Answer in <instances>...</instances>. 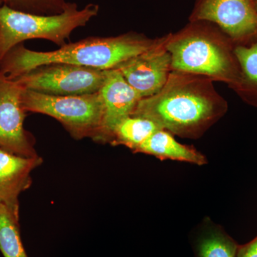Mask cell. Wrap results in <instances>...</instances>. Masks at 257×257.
I'll list each match as a JSON object with an SVG mask.
<instances>
[{"label":"cell","mask_w":257,"mask_h":257,"mask_svg":"<svg viewBox=\"0 0 257 257\" xmlns=\"http://www.w3.org/2000/svg\"><path fill=\"white\" fill-rule=\"evenodd\" d=\"M253 1H254L255 5H256L257 8V0H253Z\"/></svg>","instance_id":"obj_20"},{"label":"cell","mask_w":257,"mask_h":257,"mask_svg":"<svg viewBox=\"0 0 257 257\" xmlns=\"http://www.w3.org/2000/svg\"><path fill=\"white\" fill-rule=\"evenodd\" d=\"M234 54L242 74V79L234 87L246 97L257 96V40L250 46H236Z\"/></svg>","instance_id":"obj_15"},{"label":"cell","mask_w":257,"mask_h":257,"mask_svg":"<svg viewBox=\"0 0 257 257\" xmlns=\"http://www.w3.org/2000/svg\"><path fill=\"white\" fill-rule=\"evenodd\" d=\"M211 79L173 72L155 95L139 101L132 116L152 120L162 130L182 138L200 136L226 110Z\"/></svg>","instance_id":"obj_1"},{"label":"cell","mask_w":257,"mask_h":257,"mask_svg":"<svg viewBox=\"0 0 257 257\" xmlns=\"http://www.w3.org/2000/svg\"><path fill=\"white\" fill-rule=\"evenodd\" d=\"M189 20L215 23L236 41L257 38L253 0H197Z\"/></svg>","instance_id":"obj_8"},{"label":"cell","mask_w":257,"mask_h":257,"mask_svg":"<svg viewBox=\"0 0 257 257\" xmlns=\"http://www.w3.org/2000/svg\"><path fill=\"white\" fill-rule=\"evenodd\" d=\"M107 70L73 64H50L32 69L14 80L24 89L41 94L82 95L99 92Z\"/></svg>","instance_id":"obj_6"},{"label":"cell","mask_w":257,"mask_h":257,"mask_svg":"<svg viewBox=\"0 0 257 257\" xmlns=\"http://www.w3.org/2000/svg\"><path fill=\"white\" fill-rule=\"evenodd\" d=\"M99 93L103 104V117L96 143L109 144L116 125L132 116L142 97L117 69L106 71L105 80Z\"/></svg>","instance_id":"obj_10"},{"label":"cell","mask_w":257,"mask_h":257,"mask_svg":"<svg viewBox=\"0 0 257 257\" xmlns=\"http://www.w3.org/2000/svg\"><path fill=\"white\" fill-rule=\"evenodd\" d=\"M166 39L115 68L119 69L142 99L156 94L168 80L172 69L170 55L165 48Z\"/></svg>","instance_id":"obj_9"},{"label":"cell","mask_w":257,"mask_h":257,"mask_svg":"<svg viewBox=\"0 0 257 257\" xmlns=\"http://www.w3.org/2000/svg\"><path fill=\"white\" fill-rule=\"evenodd\" d=\"M162 130L152 120L128 116L116 125L111 135V145H124L133 152L154 133Z\"/></svg>","instance_id":"obj_13"},{"label":"cell","mask_w":257,"mask_h":257,"mask_svg":"<svg viewBox=\"0 0 257 257\" xmlns=\"http://www.w3.org/2000/svg\"><path fill=\"white\" fill-rule=\"evenodd\" d=\"M134 153L152 155L161 160H171L188 162L199 166L207 164V159L192 147L179 143L172 134L165 130L154 133Z\"/></svg>","instance_id":"obj_12"},{"label":"cell","mask_w":257,"mask_h":257,"mask_svg":"<svg viewBox=\"0 0 257 257\" xmlns=\"http://www.w3.org/2000/svg\"><path fill=\"white\" fill-rule=\"evenodd\" d=\"M99 5L88 4L79 10L69 5L60 14L40 15L0 6V62L10 50L26 40L42 39L59 46L66 45L76 29L82 28L97 16Z\"/></svg>","instance_id":"obj_4"},{"label":"cell","mask_w":257,"mask_h":257,"mask_svg":"<svg viewBox=\"0 0 257 257\" xmlns=\"http://www.w3.org/2000/svg\"><path fill=\"white\" fill-rule=\"evenodd\" d=\"M224 38L208 22H191L178 34L166 39L171 69L224 81L235 87L242 74L234 50Z\"/></svg>","instance_id":"obj_3"},{"label":"cell","mask_w":257,"mask_h":257,"mask_svg":"<svg viewBox=\"0 0 257 257\" xmlns=\"http://www.w3.org/2000/svg\"><path fill=\"white\" fill-rule=\"evenodd\" d=\"M236 257H257V236L246 244L238 246Z\"/></svg>","instance_id":"obj_18"},{"label":"cell","mask_w":257,"mask_h":257,"mask_svg":"<svg viewBox=\"0 0 257 257\" xmlns=\"http://www.w3.org/2000/svg\"><path fill=\"white\" fill-rule=\"evenodd\" d=\"M42 162L41 157L20 156L0 148V203L19 214V197L30 188L32 172Z\"/></svg>","instance_id":"obj_11"},{"label":"cell","mask_w":257,"mask_h":257,"mask_svg":"<svg viewBox=\"0 0 257 257\" xmlns=\"http://www.w3.org/2000/svg\"><path fill=\"white\" fill-rule=\"evenodd\" d=\"M160 40L128 32L116 37H90L66 44L50 52L29 50L20 44L8 52L0 62V73L15 79L32 69L50 64H68L107 70L152 48Z\"/></svg>","instance_id":"obj_2"},{"label":"cell","mask_w":257,"mask_h":257,"mask_svg":"<svg viewBox=\"0 0 257 257\" xmlns=\"http://www.w3.org/2000/svg\"><path fill=\"white\" fill-rule=\"evenodd\" d=\"M25 89L0 73V148L26 157L39 156L33 135L24 127L27 111L22 104Z\"/></svg>","instance_id":"obj_7"},{"label":"cell","mask_w":257,"mask_h":257,"mask_svg":"<svg viewBox=\"0 0 257 257\" xmlns=\"http://www.w3.org/2000/svg\"><path fill=\"white\" fill-rule=\"evenodd\" d=\"M0 251L4 257H28L20 231L19 214L0 203Z\"/></svg>","instance_id":"obj_14"},{"label":"cell","mask_w":257,"mask_h":257,"mask_svg":"<svg viewBox=\"0 0 257 257\" xmlns=\"http://www.w3.org/2000/svg\"><path fill=\"white\" fill-rule=\"evenodd\" d=\"M237 243L222 231L203 236L198 245L199 257H236Z\"/></svg>","instance_id":"obj_16"},{"label":"cell","mask_w":257,"mask_h":257,"mask_svg":"<svg viewBox=\"0 0 257 257\" xmlns=\"http://www.w3.org/2000/svg\"><path fill=\"white\" fill-rule=\"evenodd\" d=\"M5 5L30 14L54 15L64 12L69 3L67 0H7Z\"/></svg>","instance_id":"obj_17"},{"label":"cell","mask_w":257,"mask_h":257,"mask_svg":"<svg viewBox=\"0 0 257 257\" xmlns=\"http://www.w3.org/2000/svg\"><path fill=\"white\" fill-rule=\"evenodd\" d=\"M22 104L27 112L55 118L75 140L92 139L100 133L103 104L99 92L82 95L54 96L24 90Z\"/></svg>","instance_id":"obj_5"},{"label":"cell","mask_w":257,"mask_h":257,"mask_svg":"<svg viewBox=\"0 0 257 257\" xmlns=\"http://www.w3.org/2000/svg\"><path fill=\"white\" fill-rule=\"evenodd\" d=\"M5 3H6V0H0V6L5 5Z\"/></svg>","instance_id":"obj_19"}]
</instances>
